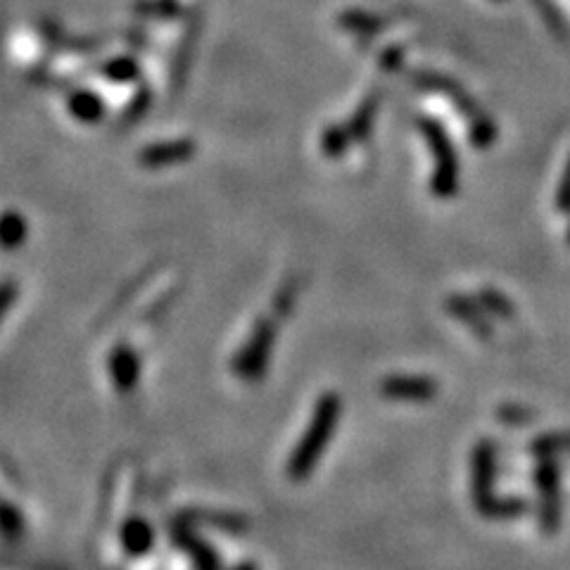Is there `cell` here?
Returning a JSON list of instances; mask_svg holds the SVG:
<instances>
[{
	"label": "cell",
	"instance_id": "6da1fadb",
	"mask_svg": "<svg viewBox=\"0 0 570 570\" xmlns=\"http://www.w3.org/2000/svg\"><path fill=\"white\" fill-rule=\"evenodd\" d=\"M342 414V399L338 392H323L316 399L312 418H309L307 428L297 440V445L290 452L288 466L285 473L293 483H304V480L312 478V473L319 466V461L326 454V449L331 447L335 430H338Z\"/></svg>",
	"mask_w": 570,
	"mask_h": 570
},
{
	"label": "cell",
	"instance_id": "7a4b0ae2",
	"mask_svg": "<svg viewBox=\"0 0 570 570\" xmlns=\"http://www.w3.org/2000/svg\"><path fill=\"white\" fill-rule=\"evenodd\" d=\"M276 335V321L266 319V316H262V319L255 323V328H252V333L247 335L243 350L236 354V361H233V371H236L245 383H255L257 378L264 376L271 354H274Z\"/></svg>",
	"mask_w": 570,
	"mask_h": 570
},
{
	"label": "cell",
	"instance_id": "3957f363",
	"mask_svg": "<svg viewBox=\"0 0 570 570\" xmlns=\"http://www.w3.org/2000/svg\"><path fill=\"white\" fill-rule=\"evenodd\" d=\"M380 392L395 402H428L435 397L437 385L423 376H390L383 380Z\"/></svg>",
	"mask_w": 570,
	"mask_h": 570
},
{
	"label": "cell",
	"instance_id": "277c9868",
	"mask_svg": "<svg viewBox=\"0 0 570 570\" xmlns=\"http://www.w3.org/2000/svg\"><path fill=\"white\" fill-rule=\"evenodd\" d=\"M107 371H110L112 385H117L119 392H131L138 385V376H141V361L129 345H119L110 354Z\"/></svg>",
	"mask_w": 570,
	"mask_h": 570
},
{
	"label": "cell",
	"instance_id": "5b68a950",
	"mask_svg": "<svg viewBox=\"0 0 570 570\" xmlns=\"http://www.w3.org/2000/svg\"><path fill=\"white\" fill-rule=\"evenodd\" d=\"M537 483L542 490V525L554 530L559 523V473L554 461H544L537 468Z\"/></svg>",
	"mask_w": 570,
	"mask_h": 570
},
{
	"label": "cell",
	"instance_id": "8992f818",
	"mask_svg": "<svg viewBox=\"0 0 570 570\" xmlns=\"http://www.w3.org/2000/svg\"><path fill=\"white\" fill-rule=\"evenodd\" d=\"M193 152H195L193 141H167V143L148 145V148L141 152V164H145V167H169V164L190 160Z\"/></svg>",
	"mask_w": 570,
	"mask_h": 570
},
{
	"label": "cell",
	"instance_id": "52a82bcc",
	"mask_svg": "<svg viewBox=\"0 0 570 570\" xmlns=\"http://www.w3.org/2000/svg\"><path fill=\"white\" fill-rule=\"evenodd\" d=\"M155 544V530L145 518H129L122 528V547L126 554L143 556Z\"/></svg>",
	"mask_w": 570,
	"mask_h": 570
},
{
	"label": "cell",
	"instance_id": "ba28073f",
	"mask_svg": "<svg viewBox=\"0 0 570 570\" xmlns=\"http://www.w3.org/2000/svg\"><path fill=\"white\" fill-rule=\"evenodd\" d=\"M27 221L22 214L17 212H5L0 214V247L3 250H19L27 240Z\"/></svg>",
	"mask_w": 570,
	"mask_h": 570
},
{
	"label": "cell",
	"instance_id": "9c48e42d",
	"mask_svg": "<svg viewBox=\"0 0 570 570\" xmlns=\"http://www.w3.org/2000/svg\"><path fill=\"white\" fill-rule=\"evenodd\" d=\"M69 107H72L74 117L81 119V122H95V119H100V114H103V105H100V100L91 93H76Z\"/></svg>",
	"mask_w": 570,
	"mask_h": 570
},
{
	"label": "cell",
	"instance_id": "30bf717a",
	"mask_svg": "<svg viewBox=\"0 0 570 570\" xmlns=\"http://www.w3.org/2000/svg\"><path fill=\"white\" fill-rule=\"evenodd\" d=\"M17 295H19V288L15 281H10V278L0 281V323L8 319L10 309L15 307V302H17Z\"/></svg>",
	"mask_w": 570,
	"mask_h": 570
},
{
	"label": "cell",
	"instance_id": "8fae6325",
	"mask_svg": "<svg viewBox=\"0 0 570 570\" xmlns=\"http://www.w3.org/2000/svg\"><path fill=\"white\" fill-rule=\"evenodd\" d=\"M233 570H257V568H255V563H243V566H238Z\"/></svg>",
	"mask_w": 570,
	"mask_h": 570
}]
</instances>
